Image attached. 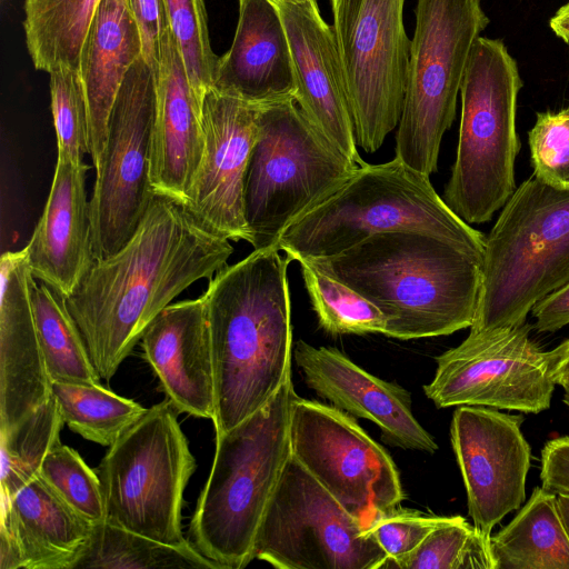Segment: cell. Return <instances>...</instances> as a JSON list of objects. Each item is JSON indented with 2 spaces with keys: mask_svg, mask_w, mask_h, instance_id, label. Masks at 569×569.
<instances>
[{
  "mask_svg": "<svg viewBox=\"0 0 569 569\" xmlns=\"http://www.w3.org/2000/svg\"><path fill=\"white\" fill-rule=\"evenodd\" d=\"M204 149L201 106L191 88L178 42L166 28L156 76V116L150 178L154 192L184 201Z\"/></svg>",
  "mask_w": 569,
  "mask_h": 569,
  "instance_id": "cell-24",
  "label": "cell"
},
{
  "mask_svg": "<svg viewBox=\"0 0 569 569\" xmlns=\"http://www.w3.org/2000/svg\"><path fill=\"white\" fill-rule=\"evenodd\" d=\"M529 147L533 174L553 188L569 190V107L537 113Z\"/></svg>",
  "mask_w": 569,
  "mask_h": 569,
  "instance_id": "cell-38",
  "label": "cell"
},
{
  "mask_svg": "<svg viewBox=\"0 0 569 569\" xmlns=\"http://www.w3.org/2000/svg\"><path fill=\"white\" fill-rule=\"evenodd\" d=\"M531 326L469 335L436 358L433 379L423 386L438 408L483 406L539 413L549 409L556 382L548 351L529 336Z\"/></svg>",
  "mask_w": 569,
  "mask_h": 569,
  "instance_id": "cell-15",
  "label": "cell"
},
{
  "mask_svg": "<svg viewBox=\"0 0 569 569\" xmlns=\"http://www.w3.org/2000/svg\"><path fill=\"white\" fill-rule=\"evenodd\" d=\"M549 26L557 37L569 42V2L557 10Z\"/></svg>",
  "mask_w": 569,
  "mask_h": 569,
  "instance_id": "cell-44",
  "label": "cell"
},
{
  "mask_svg": "<svg viewBox=\"0 0 569 569\" xmlns=\"http://www.w3.org/2000/svg\"><path fill=\"white\" fill-rule=\"evenodd\" d=\"M128 2L140 31L142 58L157 76L161 40L169 26L164 0H128Z\"/></svg>",
  "mask_w": 569,
  "mask_h": 569,
  "instance_id": "cell-40",
  "label": "cell"
},
{
  "mask_svg": "<svg viewBox=\"0 0 569 569\" xmlns=\"http://www.w3.org/2000/svg\"><path fill=\"white\" fill-rule=\"evenodd\" d=\"M39 476L91 523L106 520L100 479L74 449L59 440L43 459Z\"/></svg>",
  "mask_w": 569,
  "mask_h": 569,
  "instance_id": "cell-36",
  "label": "cell"
},
{
  "mask_svg": "<svg viewBox=\"0 0 569 569\" xmlns=\"http://www.w3.org/2000/svg\"><path fill=\"white\" fill-rule=\"evenodd\" d=\"M197 468L167 399L147 409L102 458L97 475L106 520L153 540L181 545L183 492Z\"/></svg>",
  "mask_w": 569,
  "mask_h": 569,
  "instance_id": "cell-10",
  "label": "cell"
},
{
  "mask_svg": "<svg viewBox=\"0 0 569 569\" xmlns=\"http://www.w3.org/2000/svg\"><path fill=\"white\" fill-rule=\"evenodd\" d=\"M51 390L69 429L101 446H111L147 411L100 383L52 382Z\"/></svg>",
  "mask_w": 569,
  "mask_h": 569,
  "instance_id": "cell-31",
  "label": "cell"
},
{
  "mask_svg": "<svg viewBox=\"0 0 569 569\" xmlns=\"http://www.w3.org/2000/svg\"><path fill=\"white\" fill-rule=\"evenodd\" d=\"M64 421L51 396L6 432H0L1 501H7L32 481L43 459L60 440Z\"/></svg>",
  "mask_w": 569,
  "mask_h": 569,
  "instance_id": "cell-32",
  "label": "cell"
},
{
  "mask_svg": "<svg viewBox=\"0 0 569 569\" xmlns=\"http://www.w3.org/2000/svg\"><path fill=\"white\" fill-rule=\"evenodd\" d=\"M495 569H569V538L557 493L536 487L515 518L490 537Z\"/></svg>",
  "mask_w": 569,
  "mask_h": 569,
  "instance_id": "cell-27",
  "label": "cell"
},
{
  "mask_svg": "<svg viewBox=\"0 0 569 569\" xmlns=\"http://www.w3.org/2000/svg\"><path fill=\"white\" fill-rule=\"evenodd\" d=\"M443 518L401 508L380 515L368 532L388 556L381 568L412 552Z\"/></svg>",
  "mask_w": 569,
  "mask_h": 569,
  "instance_id": "cell-39",
  "label": "cell"
},
{
  "mask_svg": "<svg viewBox=\"0 0 569 569\" xmlns=\"http://www.w3.org/2000/svg\"><path fill=\"white\" fill-rule=\"evenodd\" d=\"M156 73L140 57L114 100L102 164L90 198L96 260L116 253L134 233L154 194L151 148Z\"/></svg>",
  "mask_w": 569,
  "mask_h": 569,
  "instance_id": "cell-14",
  "label": "cell"
},
{
  "mask_svg": "<svg viewBox=\"0 0 569 569\" xmlns=\"http://www.w3.org/2000/svg\"><path fill=\"white\" fill-rule=\"evenodd\" d=\"M253 250L210 280L207 308L213 376L216 435L258 411L291 375L289 257Z\"/></svg>",
  "mask_w": 569,
  "mask_h": 569,
  "instance_id": "cell-2",
  "label": "cell"
},
{
  "mask_svg": "<svg viewBox=\"0 0 569 569\" xmlns=\"http://www.w3.org/2000/svg\"><path fill=\"white\" fill-rule=\"evenodd\" d=\"M298 262L310 302L325 331L331 335L385 333L386 318L373 303L311 261L302 259Z\"/></svg>",
  "mask_w": 569,
  "mask_h": 569,
  "instance_id": "cell-33",
  "label": "cell"
},
{
  "mask_svg": "<svg viewBox=\"0 0 569 569\" xmlns=\"http://www.w3.org/2000/svg\"><path fill=\"white\" fill-rule=\"evenodd\" d=\"M309 261L373 303L386 318L387 337L448 336L475 319L482 259L446 239L382 232Z\"/></svg>",
  "mask_w": 569,
  "mask_h": 569,
  "instance_id": "cell-3",
  "label": "cell"
},
{
  "mask_svg": "<svg viewBox=\"0 0 569 569\" xmlns=\"http://www.w3.org/2000/svg\"><path fill=\"white\" fill-rule=\"evenodd\" d=\"M220 569L189 539L168 545L127 530L107 520L93 526L89 542L74 569Z\"/></svg>",
  "mask_w": 569,
  "mask_h": 569,
  "instance_id": "cell-29",
  "label": "cell"
},
{
  "mask_svg": "<svg viewBox=\"0 0 569 569\" xmlns=\"http://www.w3.org/2000/svg\"><path fill=\"white\" fill-rule=\"evenodd\" d=\"M531 312L539 332H555L569 325V282L538 301Z\"/></svg>",
  "mask_w": 569,
  "mask_h": 569,
  "instance_id": "cell-42",
  "label": "cell"
},
{
  "mask_svg": "<svg viewBox=\"0 0 569 569\" xmlns=\"http://www.w3.org/2000/svg\"><path fill=\"white\" fill-rule=\"evenodd\" d=\"M387 557L291 455L258 528L253 559L278 569H380Z\"/></svg>",
  "mask_w": 569,
  "mask_h": 569,
  "instance_id": "cell-11",
  "label": "cell"
},
{
  "mask_svg": "<svg viewBox=\"0 0 569 569\" xmlns=\"http://www.w3.org/2000/svg\"><path fill=\"white\" fill-rule=\"evenodd\" d=\"M143 357L178 413L214 417V376L203 296L170 303L141 337Z\"/></svg>",
  "mask_w": 569,
  "mask_h": 569,
  "instance_id": "cell-21",
  "label": "cell"
},
{
  "mask_svg": "<svg viewBox=\"0 0 569 569\" xmlns=\"http://www.w3.org/2000/svg\"><path fill=\"white\" fill-rule=\"evenodd\" d=\"M164 4L191 88L201 106L213 87L219 61L210 46L204 1L164 0Z\"/></svg>",
  "mask_w": 569,
  "mask_h": 569,
  "instance_id": "cell-35",
  "label": "cell"
},
{
  "mask_svg": "<svg viewBox=\"0 0 569 569\" xmlns=\"http://www.w3.org/2000/svg\"><path fill=\"white\" fill-rule=\"evenodd\" d=\"M291 455L362 526L405 499L389 453L346 411L295 397Z\"/></svg>",
  "mask_w": 569,
  "mask_h": 569,
  "instance_id": "cell-13",
  "label": "cell"
},
{
  "mask_svg": "<svg viewBox=\"0 0 569 569\" xmlns=\"http://www.w3.org/2000/svg\"><path fill=\"white\" fill-rule=\"evenodd\" d=\"M37 283L24 248L0 259V432L52 393L39 343L31 293Z\"/></svg>",
  "mask_w": 569,
  "mask_h": 569,
  "instance_id": "cell-20",
  "label": "cell"
},
{
  "mask_svg": "<svg viewBox=\"0 0 569 569\" xmlns=\"http://www.w3.org/2000/svg\"><path fill=\"white\" fill-rule=\"evenodd\" d=\"M557 509L566 530V533L569 538V495L568 493H557Z\"/></svg>",
  "mask_w": 569,
  "mask_h": 569,
  "instance_id": "cell-45",
  "label": "cell"
},
{
  "mask_svg": "<svg viewBox=\"0 0 569 569\" xmlns=\"http://www.w3.org/2000/svg\"><path fill=\"white\" fill-rule=\"evenodd\" d=\"M357 144L377 151L398 126L411 40L406 0H329Z\"/></svg>",
  "mask_w": 569,
  "mask_h": 569,
  "instance_id": "cell-12",
  "label": "cell"
},
{
  "mask_svg": "<svg viewBox=\"0 0 569 569\" xmlns=\"http://www.w3.org/2000/svg\"><path fill=\"white\" fill-rule=\"evenodd\" d=\"M562 388H563V398L562 399H563L565 405L569 409V385L563 386Z\"/></svg>",
  "mask_w": 569,
  "mask_h": 569,
  "instance_id": "cell-47",
  "label": "cell"
},
{
  "mask_svg": "<svg viewBox=\"0 0 569 569\" xmlns=\"http://www.w3.org/2000/svg\"><path fill=\"white\" fill-rule=\"evenodd\" d=\"M398 569H495L490 537L461 516L443 520L409 555L393 561Z\"/></svg>",
  "mask_w": 569,
  "mask_h": 569,
  "instance_id": "cell-34",
  "label": "cell"
},
{
  "mask_svg": "<svg viewBox=\"0 0 569 569\" xmlns=\"http://www.w3.org/2000/svg\"><path fill=\"white\" fill-rule=\"evenodd\" d=\"M523 420L483 406H460L452 415L450 440L468 512L488 537L526 498L531 449L521 431Z\"/></svg>",
  "mask_w": 569,
  "mask_h": 569,
  "instance_id": "cell-16",
  "label": "cell"
},
{
  "mask_svg": "<svg viewBox=\"0 0 569 569\" xmlns=\"http://www.w3.org/2000/svg\"><path fill=\"white\" fill-rule=\"evenodd\" d=\"M295 360L309 388L336 408L372 421L385 442L427 453L437 451L435 439L415 418L406 389L372 376L335 348H317L300 340Z\"/></svg>",
  "mask_w": 569,
  "mask_h": 569,
  "instance_id": "cell-19",
  "label": "cell"
},
{
  "mask_svg": "<svg viewBox=\"0 0 569 569\" xmlns=\"http://www.w3.org/2000/svg\"><path fill=\"white\" fill-rule=\"evenodd\" d=\"M50 99L58 153L83 164L90 154L88 106L79 70L59 66L49 72Z\"/></svg>",
  "mask_w": 569,
  "mask_h": 569,
  "instance_id": "cell-37",
  "label": "cell"
},
{
  "mask_svg": "<svg viewBox=\"0 0 569 569\" xmlns=\"http://www.w3.org/2000/svg\"><path fill=\"white\" fill-rule=\"evenodd\" d=\"M521 87L518 64L506 44L478 37L460 89L457 154L442 198L469 224L489 221L516 190Z\"/></svg>",
  "mask_w": 569,
  "mask_h": 569,
  "instance_id": "cell-7",
  "label": "cell"
},
{
  "mask_svg": "<svg viewBox=\"0 0 569 569\" xmlns=\"http://www.w3.org/2000/svg\"><path fill=\"white\" fill-rule=\"evenodd\" d=\"M297 4L309 6L311 8L319 9L317 0H284Z\"/></svg>",
  "mask_w": 569,
  "mask_h": 569,
  "instance_id": "cell-46",
  "label": "cell"
},
{
  "mask_svg": "<svg viewBox=\"0 0 569 569\" xmlns=\"http://www.w3.org/2000/svg\"><path fill=\"white\" fill-rule=\"evenodd\" d=\"M258 123L244 181V218L253 250L277 248L292 221L359 168L292 99L261 106Z\"/></svg>",
  "mask_w": 569,
  "mask_h": 569,
  "instance_id": "cell-8",
  "label": "cell"
},
{
  "mask_svg": "<svg viewBox=\"0 0 569 569\" xmlns=\"http://www.w3.org/2000/svg\"><path fill=\"white\" fill-rule=\"evenodd\" d=\"M548 357L556 385L561 387L569 385V339L548 351Z\"/></svg>",
  "mask_w": 569,
  "mask_h": 569,
  "instance_id": "cell-43",
  "label": "cell"
},
{
  "mask_svg": "<svg viewBox=\"0 0 569 569\" xmlns=\"http://www.w3.org/2000/svg\"><path fill=\"white\" fill-rule=\"evenodd\" d=\"M283 23L292 56L296 102L311 124L353 163L358 152L343 70L332 27L320 10L270 0Z\"/></svg>",
  "mask_w": 569,
  "mask_h": 569,
  "instance_id": "cell-18",
  "label": "cell"
},
{
  "mask_svg": "<svg viewBox=\"0 0 569 569\" xmlns=\"http://www.w3.org/2000/svg\"><path fill=\"white\" fill-rule=\"evenodd\" d=\"M31 300L38 339L51 381L100 383L66 298L40 282L34 284Z\"/></svg>",
  "mask_w": 569,
  "mask_h": 569,
  "instance_id": "cell-30",
  "label": "cell"
},
{
  "mask_svg": "<svg viewBox=\"0 0 569 569\" xmlns=\"http://www.w3.org/2000/svg\"><path fill=\"white\" fill-rule=\"evenodd\" d=\"M569 282V190L535 174L511 194L486 237L471 336L526 322L533 306Z\"/></svg>",
  "mask_w": 569,
  "mask_h": 569,
  "instance_id": "cell-6",
  "label": "cell"
},
{
  "mask_svg": "<svg viewBox=\"0 0 569 569\" xmlns=\"http://www.w3.org/2000/svg\"><path fill=\"white\" fill-rule=\"evenodd\" d=\"M140 57V31L128 0H101L79 60L89 114L90 157L96 172L102 164L114 100L126 74Z\"/></svg>",
  "mask_w": 569,
  "mask_h": 569,
  "instance_id": "cell-26",
  "label": "cell"
},
{
  "mask_svg": "<svg viewBox=\"0 0 569 569\" xmlns=\"http://www.w3.org/2000/svg\"><path fill=\"white\" fill-rule=\"evenodd\" d=\"M260 107L213 89L201 103L204 149L183 202L203 224L232 241H249L244 181Z\"/></svg>",
  "mask_w": 569,
  "mask_h": 569,
  "instance_id": "cell-17",
  "label": "cell"
},
{
  "mask_svg": "<svg viewBox=\"0 0 569 569\" xmlns=\"http://www.w3.org/2000/svg\"><path fill=\"white\" fill-rule=\"evenodd\" d=\"M540 479L542 487L569 495V436L551 439L543 446Z\"/></svg>",
  "mask_w": 569,
  "mask_h": 569,
  "instance_id": "cell-41",
  "label": "cell"
},
{
  "mask_svg": "<svg viewBox=\"0 0 569 569\" xmlns=\"http://www.w3.org/2000/svg\"><path fill=\"white\" fill-rule=\"evenodd\" d=\"M93 523L39 475L1 501V569H74Z\"/></svg>",
  "mask_w": 569,
  "mask_h": 569,
  "instance_id": "cell-22",
  "label": "cell"
},
{
  "mask_svg": "<svg viewBox=\"0 0 569 569\" xmlns=\"http://www.w3.org/2000/svg\"><path fill=\"white\" fill-rule=\"evenodd\" d=\"M291 375L258 411L216 435L208 480L189 526V541L220 569L253 559L258 528L291 457Z\"/></svg>",
  "mask_w": 569,
  "mask_h": 569,
  "instance_id": "cell-5",
  "label": "cell"
},
{
  "mask_svg": "<svg viewBox=\"0 0 569 569\" xmlns=\"http://www.w3.org/2000/svg\"><path fill=\"white\" fill-rule=\"evenodd\" d=\"M229 241L180 199L154 192L132 237L96 260L66 298L100 379L114 376L176 297L227 266L233 252Z\"/></svg>",
  "mask_w": 569,
  "mask_h": 569,
  "instance_id": "cell-1",
  "label": "cell"
},
{
  "mask_svg": "<svg viewBox=\"0 0 569 569\" xmlns=\"http://www.w3.org/2000/svg\"><path fill=\"white\" fill-rule=\"evenodd\" d=\"M395 152L412 169L437 171L471 50L489 24L481 0H417Z\"/></svg>",
  "mask_w": 569,
  "mask_h": 569,
  "instance_id": "cell-9",
  "label": "cell"
},
{
  "mask_svg": "<svg viewBox=\"0 0 569 569\" xmlns=\"http://www.w3.org/2000/svg\"><path fill=\"white\" fill-rule=\"evenodd\" d=\"M418 231L446 239L483 258L486 237L457 216L430 176L395 157L357 168L292 221L277 248L289 259L335 256L373 234Z\"/></svg>",
  "mask_w": 569,
  "mask_h": 569,
  "instance_id": "cell-4",
  "label": "cell"
},
{
  "mask_svg": "<svg viewBox=\"0 0 569 569\" xmlns=\"http://www.w3.org/2000/svg\"><path fill=\"white\" fill-rule=\"evenodd\" d=\"M101 0H26L23 29L33 66L79 70L80 53Z\"/></svg>",
  "mask_w": 569,
  "mask_h": 569,
  "instance_id": "cell-28",
  "label": "cell"
},
{
  "mask_svg": "<svg viewBox=\"0 0 569 569\" xmlns=\"http://www.w3.org/2000/svg\"><path fill=\"white\" fill-rule=\"evenodd\" d=\"M87 164L58 153L54 176L42 214L24 247L33 277L64 298L96 261Z\"/></svg>",
  "mask_w": 569,
  "mask_h": 569,
  "instance_id": "cell-23",
  "label": "cell"
},
{
  "mask_svg": "<svg viewBox=\"0 0 569 569\" xmlns=\"http://www.w3.org/2000/svg\"><path fill=\"white\" fill-rule=\"evenodd\" d=\"M238 2L233 41L219 57L212 89L260 106L295 100L292 56L276 6L270 0Z\"/></svg>",
  "mask_w": 569,
  "mask_h": 569,
  "instance_id": "cell-25",
  "label": "cell"
}]
</instances>
